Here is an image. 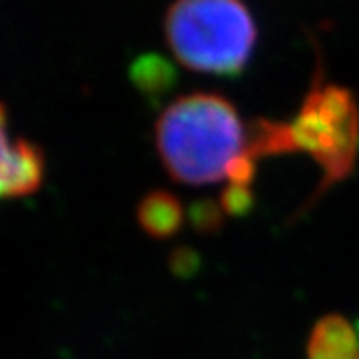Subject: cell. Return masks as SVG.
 <instances>
[{"instance_id":"cell-6","label":"cell","mask_w":359,"mask_h":359,"mask_svg":"<svg viewBox=\"0 0 359 359\" xmlns=\"http://www.w3.org/2000/svg\"><path fill=\"white\" fill-rule=\"evenodd\" d=\"M186 210L178 196L164 188L146 192L136 205V222L154 240H168L184 226Z\"/></svg>"},{"instance_id":"cell-1","label":"cell","mask_w":359,"mask_h":359,"mask_svg":"<svg viewBox=\"0 0 359 359\" xmlns=\"http://www.w3.org/2000/svg\"><path fill=\"white\" fill-rule=\"evenodd\" d=\"M154 140L168 174L176 182L200 186L226 178L231 162L245 150L248 126L222 92L194 90L162 110Z\"/></svg>"},{"instance_id":"cell-9","label":"cell","mask_w":359,"mask_h":359,"mask_svg":"<svg viewBox=\"0 0 359 359\" xmlns=\"http://www.w3.org/2000/svg\"><path fill=\"white\" fill-rule=\"evenodd\" d=\"M218 200L226 214H230V216H245V214L254 208L256 196H254V190H252V188L228 184V186L222 190Z\"/></svg>"},{"instance_id":"cell-11","label":"cell","mask_w":359,"mask_h":359,"mask_svg":"<svg viewBox=\"0 0 359 359\" xmlns=\"http://www.w3.org/2000/svg\"><path fill=\"white\" fill-rule=\"evenodd\" d=\"M170 266L176 273H188L194 271L198 266V254L188 250V248H178L172 252V259H170Z\"/></svg>"},{"instance_id":"cell-10","label":"cell","mask_w":359,"mask_h":359,"mask_svg":"<svg viewBox=\"0 0 359 359\" xmlns=\"http://www.w3.org/2000/svg\"><path fill=\"white\" fill-rule=\"evenodd\" d=\"M256 164L257 160L254 156H250L248 152H242L228 168L226 172V178L228 184L233 186H244V188H252L254 180H256Z\"/></svg>"},{"instance_id":"cell-8","label":"cell","mask_w":359,"mask_h":359,"mask_svg":"<svg viewBox=\"0 0 359 359\" xmlns=\"http://www.w3.org/2000/svg\"><path fill=\"white\" fill-rule=\"evenodd\" d=\"M224 208L219 204V200L214 198H202L196 200L188 210V218L192 222V226L198 231L204 233H214L224 226Z\"/></svg>"},{"instance_id":"cell-2","label":"cell","mask_w":359,"mask_h":359,"mask_svg":"<svg viewBox=\"0 0 359 359\" xmlns=\"http://www.w3.org/2000/svg\"><path fill=\"white\" fill-rule=\"evenodd\" d=\"M170 50L196 72L236 76L257 44V22L240 0H178L166 11Z\"/></svg>"},{"instance_id":"cell-7","label":"cell","mask_w":359,"mask_h":359,"mask_svg":"<svg viewBox=\"0 0 359 359\" xmlns=\"http://www.w3.org/2000/svg\"><path fill=\"white\" fill-rule=\"evenodd\" d=\"M130 80L146 96H164L176 82V70L164 56L146 52L130 66Z\"/></svg>"},{"instance_id":"cell-3","label":"cell","mask_w":359,"mask_h":359,"mask_svg":"<svg viewBox=\"0 0 359 359\" xmlns=\"http://www.w3.org/2000/svg\"><path fill=\"white\" fill-rule=\"evenodd\" d=\"M290 134L294 152H308L321 170L320 184L304 205L306 210L353 172L359 150L358 96L349 86L323 76L320 58L299 110L290 122Z\"/></svg>"},{"instance_id":"cell-5","label":"cell","mask_w":359,"mask_h":359,"mask_svg":"<svg viewBox=\"0 0 359 359\" xmlns=\"http://www.w3.org/2000/svg\"><path fill=\"white\" fill-rule=\"evenodd\" d=\"M306 355L308 359H359V332L341 313H327L313 323Z\"/></svg>"},{"instance_id":"cell-4","label":"cell","mask_w":359,"mask_h":359,"mask_svg":"<svg viewBox=\"0 0 359 359\" xmlns=\"http://www.w3.org/2000/svg\"><path fill=\"white\" fill-rule=\"evenodd\" d=\"M44 152L26 138H13L6 108L0 102V200L30 196L44 180Z\"/></svg>"}]
</instances>
